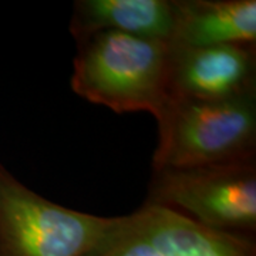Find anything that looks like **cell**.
<instances>
[{
  "label": "cell",
  "mask_w": 256,
  "mask_h": 256,
  "mask_svg": "<svg viewBox=\"0 0 256 256\" xmlns=\"http://www.w3.org/2000/svg\"><path fill=\"white\" fill-rule=\"evenodd\" d=\"M76 42V94L114 112L146 111L158 117L170 100L171 43L110 30Z\"/></svg>",
  "instance_id": "1"
},
{
  "label": "cell",
  "mask_w": 256,
  "mask_h": 256,
  "mask_svg": "<svg viewBox=\"0 0 256 256\" xmlns=\"http://www.w3.org/2000/svg\"><path fill=\"white\" fill-rule=\"evenodd\" d=\"M156 118L152 168L255 161L256 92L220 101L170 97Z\"/></svg>",
  "instance_id": "2"
},
{
  "label": "cell",
  "mask_w": 256,
  "mask_h": 256,
  "mask_svg": "<svg viewBox=\"0 0 256 256\" xmlns=\"http://www.w3.org/2000/svg\"><path fill=\"white\" fill-rule=\"evenodd\" d=\"M146 204L176 210L206 228L255 235L256 161L152 168Z\"/></svg>",
  "instance_id": "3"
},
{
  "label": "cell",
  "mask_w": 256,
  "mask_h": 256,
  "mask_svg": "<svg viewBox=\"0 0 256 256\" xmlns=\"http://www.w3.org/2000/svg\"><path fill=\"white\" fill-rule=\"evenodd\" d=\"M112 220L48 201L0 164V256H87Z\"/></svg>",
  "instance_id": "4"
},
{
  "label": "cell",
  "mask_w": 256,
  "mask_h": 256,
  "mask_svg": "<svg viewBox=\"0 0 256 256\" xmlns=\"http://www.w3.org/2000/svg\"><path fill=\"white\" fill-rule=\"evenodd\" d=\"M87 256H256L254 235L204 226L176 210L144 204L116 216Z\"/></svg>",
  "instance_id": "5"
},
{
  "label": "cell",
  "mask_w": 256,
  "mask_h": 256,
  "mask_svg": "<svg viewBox=\"0 0 256 256\" xmlns=\"http://www.w3.org/2000/svg\"><path fill=\"white\" fill-rule=\"evenodd\" d=\"M250 92H256L255 44L172 46L170 97L220 101Z\"/></svg>",
  "instance_id": "6"
},
{
  "label": "cell",
  "mask_w": 256,
  "mask_h": 256,
  "mask_svg": "<svg viewBox=\"0 0 256 256\" xmlns=\"http://www.w3.org/2000/svg\"><path fill=\"white\" fill-rule=\"evenodd\" d=\"M255 43V0H176L172 46Z\"/></svg>",
  "instance_id": "7"
},
{
  "label": "cell",
  "mask_w": 256,
  "mask_h": 256,
  "mask_svg": "<svg viewBox=\"0 0 256 256\" xmlns=\"http://www.w3.org/2000/svg\"><path fill=\"white\" fill-rule=\"evenodd\" d=\"M176 0H78L70 33L76 40L97 32H120L171 43Z\"/></svg>",
  "instance_id": "8"
}]
</instances>
